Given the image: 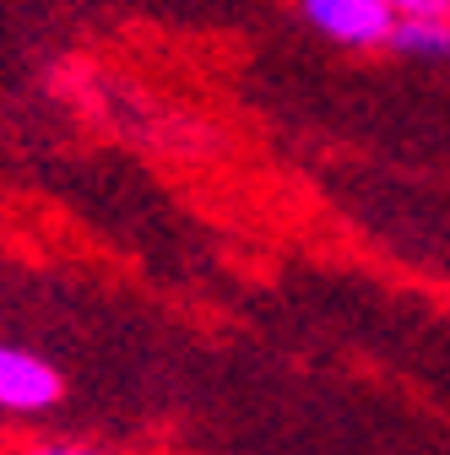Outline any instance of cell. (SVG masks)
Wrapping results in <instances>:
<instances>
[{
	"label": "cell",
	"instance_id": "1",
	"mask_svg": "<svg viewBox=\"0 0 450 455\" xmlns=\"http://www.w3.org/2000/svg\"><path fill=\"white\" fill-rule=\"evenodd\" d=\"M293 12L315 38L353 54L390 49V28H397V12L385 0H293Z\"/></svg>",
	"mask_w": 450,
	"mask_h": 455
},
{
	"label": "cell",
	"instance_id": "2",
	"mask_svg": "<svg viewBox=\"0 0 450 455\" xmlns=\"http://www.w3.org/2000/svg\"><path fill=\"white\" fill-rule=\"evenodd\" d=\"M60 395H66V374L44 353L0 341V412L6 418H44V412L60 407Z\"/></svg>",
	"mask_w": 450,
	"mask_h": 455
},
{
	"label": "cell",
	"instance_id": "3",
	"mask_svg": "<svg viewBox=\"0 0 450 455\" xmlns=\"http://www.w3.org/2000/svg\"><path fill=\"white\" fill-rule=\"evenodd\" d=\"M397 22H450V0H385Z\"/></svg>",
	"mask_w": 450,
	"mask_h": 455
},
{
	"label": "cell",
	"instance_id": "4",
	"mask_svg": "<svg viewBox=\"0 0 450 455\" xmlns=\"http://www.w3.org/2000/svg\"><path fill=\"white\" fill-rule=\"evenodd\" d=\"M17 455H103V450L71 444V439H44V444H28V450H17Z\"/></svg>",
	"mask_w": 450,
	"mask_h": 455
}]
</instances>
